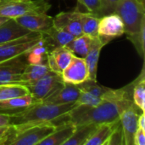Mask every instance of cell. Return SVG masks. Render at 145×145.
Masks as SVG:
<instances>
[{
  "mask_svg": "<svg viewBox=\"0 0 145 145\" xmlns=\"http://www.w3.org/2000/svg\"><path fill=\"white\" fill-rule=\"evenodd\" d=\"M135 79L120 89L109 88L99 105H76L54 123L56 126L71 123L75 126L115 123L120 121L121 114L133 104V89Z\"/></svg>",
  "mask_w": 145,
  "mask_h": 145,
  "instance_id": "obj_1",
  "label": "cell"
},
{
  "mask_svg": "<svg viewBox=\"0 0 145 145\" xmlns=\"http://www.w3.org/2000/svg\"><path fill=\"white\" fill-rule=\"evenodd\" d=\"M124 24L125 33L144 58L145 50V0H119L115 12Z\"/></svg>",
  "mask_w": 145,
  "mask_h": 145,
  "instance_id": "obj_2",
  "label": "cell"
},
{
  "mask_svg": "<svg viewBox=\"0 0 145 145\" xmlns=\"http://www.w3.org/2000/svg\"><path fill=\"white\" fill-rule=\"evenodd\" d=\"M76 103L53 104L43 102L34 103L20 113L9 115L11 126H27L42 122H54L71 111Z\"/></svg>",
  "mask_w": 145,
  "mask_h": 145,
  "instance_id": "obj_3",
  "label": "cell"
},
{
  "mask_svg": "<svg viewBox=\"0 0 145 145\" xmlns=\"http://www.w3.org/2000/svg\"><path fill=\"white\" fill-rule=\"evenodd\" d=\"M50 8L46 0H0V16L15 19L26 15L47 14Z\"/></svg>",
  "mask_w": 145,
  "mask_h": 145,
  "instance_id": "obj_4",
  "label": "cell"
},
{
  "mask_svg": "<svg viewBox=\"0 0 145 145\" xmlns=\"http://www.w3.org/2000/svg\"><path fill=\"white\" fill-rule=\"evenodd\" d=\"M43 38V34L39 32H30L23 37L16 38L0 45V62L25 55Z\"/></svg>",
  "mask_w": 145,
  "mask_h": 145,
  "instance_id": "obj_5",
  "label": "cell"
},
{
  "mask_svg": "<svg viewBox=\"0 0 145 145\" xmlns=\"http://www.w3.org/2000/svg\"><path fill=\"white\" fill-rule=\"evenodd\" d=\"M64 84L61 74L49 71L46 75L35 81L34 83L26 85L30 95L32 97L36 103L42 102L52 94H54L58 89H59Z\"/></svg>",
  "mask_w": 145,
  "mask_h": 145,
  "instance_id": "obj_6",
  "label": "cell"
},
{
  "mask_svg": "<svg viewBox=\"0 0 145 145\" xmlns=\"http://www.w3.org/2000/svg\"><path fill=\"white\" fill-rule=\"evenodd\" d=\"M124 33V24L117 14L112 13L100 17L98 36L105 44L114 38L122 36Z\"/></svg>",
  "mask_w": 145,
  "mask_h": 145,
  "instance_id": "obj_7",
  "label": "cell"
},
{
  "mask_svg": "<svg viewBox=\"0 0 145 145\" xmlns=\"http://www.w3.org/2000/svg\"><path fill=\"white\" fill-rule=\"evenodd\" d=\"M26 64V54L1 62L0 85L19 84L20 75Z\"/></svg>",
  "mask_w": 145,
  "mask_h": 145,
  "instance_id": "obj_8",
  "label": "cell"
},
{
  "mask_svg": "<svg viewBox=\"0 0 145 145\" xmlns=\"http://www.w3.org/2000/svg\"><path fill=\"white\" fill-rule=\"evenodd\" d=\"M139 109L133 103L125 109L120 115V123L122 132V145H135L134 137L138 128V121Z\"/></svg>",
  "mask_w": 145,
  "mask_h": 145,
  "instance_id": "obj_9",
  "label": "cell"
},
{
  "mask_svg": "<svg viewBox=\"0 0 145 145\" xmlns=\"http://www.w3.org/2000/svg\"><path fill=\"white\" fill-rule=\"evenodd\" d=\"M81 11L76 8L72 11L60 12L54 18V26L64 30L75 38L82 35Z\"/></svg>",
  "mask_w": 145,
  "mask_h": 145,
  "instance_id": "obj_10",
  "label": "cell"
},
{
  "mask_svg": "<svg viewBox=\"0 0 145 145\" xmlns=\"http://www.w3.org/2000/svg\"><path fill=\"white\" fill-rule=\"evenodd\" d=\"M61 78L63 82L76 85L88 79V71L84 58L73 56L69 65L62 72Z\"/></svg>",
  "mask_w": 145,
  "mask_h": 145,
  "instance_id": "obj_11",
  "label": "cell"
},
{
  "mask_svg": "<svg viewBox=\"0 0 145 145\" xmlns=\"http://www.w3.org/2000/svg\"><path fill=\"white\" fill-rule=\"evenodd\" d=\"M14 20L26 30L42 34L54 26V18L47 14L26 15L17 17Z\"/></svg>",
  "mask_w": 145,
  "mask_h": 145,
  "instance_id": "obj_12",
  "label": "cell"
},
{
  "mask_svg": "<svg viewBox=\"0 0 145 145\" xmlns=\"http://www.w3.org/2000/svg\"><path fill=\"white\" fill-rule=\"evenodd\" d=\"M73 54L66 47H54L47 55V65L52 72L61 74L71 62Z\"/></svg>",
  "mask_w": 145,
  "mask_h": 145,
  "instance_id": "obj_13",
  "label": "cell"
},
{
  "mask_svg": "<svg viewBox=\"0 0 145 145\" xmlns=\"http://www.w3.org/2000/svg\"><path fill=\"white\" fill-rule=\"evenodd\" d=\"M80 92L81 91L76 85L64 82L59 89L42 102L53 104L75 103L80 96Z\"/></svg>",
  "mask_w": 145,
  "mask_h": 145,
  "instance_id": "obj_14",
  "label": "cell"
},
{
  "mask_svg": "<svg viewBox=\"0 0 145 145\" xmlns=\"http://www.w3.org/2000/svg\"><path fill=\"white\" fill-rule=\"evenodd\" d=\"M34 103L36 102L30 94L20 97L2 100L0 101V114L13 115L22 112Z\"/></svg>",
  "mask_w": 145,
  "mask_h": 145,
  "instance_id": "obj_15",
  "label": "cell"
},
{
  "mask_svg": "<svg viewBox=\"0 0 145 145\" xmlns=\"http://www.w3.org/2000/svg\"><path fill=\"white\" fill-rule=\"evenodd\" d=\"M105 44L99 39V38H93L92 45L84 57L88 71V79L97 80V69L98 62L99 60V56L102 48Z\"/></svg>",
  "mask_w": 145,
  "mask_h": 145,
  "instance_id": "obj_16",
  "label": "cell"
},
{
  "mask_svg": "<svg viewBox=\"0 0 145 145\" xmlns=\"http://www.w3.org/2000/svg\"><path fill=\"white\" fill-rule=\"evenodd\" d=\"M31 32L20 26L14 19H8L0 25V45L23 37Z\"/></svg>",
  "mask_w": 145,
  "mask_h": 145,
  "instance_id": "obj_17",
  "label": "cell"
},
{
  "mask_svg": "<svg viewBox=\"0 0 145 145\" xmlns=\"http://www.w3.org/2000/svg\"><path fill=\"white\" fill-rule=\"evenodd\" d=\"M76 126L71 123L57 126L56 129L36 145H60L75 132Z\"/></svg>",
  "mask_w": 145,
  "mask_h": 145,
  "instance_id": "obj_18",
  "label": "cell"
},
{
  "mask_svg": "<svg viewBox=\"0 0 145 145\" xmlns=\"http://www.w3.org/2000/svg\"><path fill=\"white\" fill-rule=\"evenodd\" d=\"M49 71V68L47 63H40V64H30L27 63L25 69L23 70L19 84L24 85H29L35 81L38 80L44 75H46Z\"/></svg>",
  "mask_w": 145,
  "mask_h": 145,
  "instance_id": "obj_19",
  "label": "cell"
},
{
  "mask_svg": "<svg viewBox=\"0 0 145 145\" xmlns=\"http://www.w3.org/2000/svg\"><path fill=\"white\" fill-rule=\"evenodd\" d=\"M119 123L120 121L115 123L99 125L98 128L88 138L83 145H103L112 134Z\"/></svg>",
  "mask_w": 145,
  "mask_h": 145,
  "instance_id": "obj_20",
  "label": "cell"
},
{
  "mask_svg": "<svg viewBox=\"0 0 145 145\" xmlns=\"http://www.w3.org/2000/svg\"><path fill=\"white\" fill-rule=\"evenodd\" d=\"M50 43L51 46L54 47H65L75 37L71 33L56 28L55 26L50 27L48 30L42 33Z\"/></svg>",
  "mask_w": 145,
  "mask_h": 145,
  "instance_id": "obj_21",
  "label": "cell"
},
{
  "mask_svg": "<svg viewBox=\"0 0 145 145\" xmlns=\"http://www.w3.org/2000/svg\"><path fill=\"white\" fill-rule=\"evenodd\" d=\"M93 39V38L82 34L79 37L74 38L65 47L74 56L84 58L92 45Z\"/></svg>",
  "mask_w": 145,
  "mask_h": 145,
  "instance_id": "obj_22",
  "label": "cell"
},
{
  "mask_svg": "<svg viewBox=\"0 0 145 145\" xmlns=\"http://www.w3.org/2000/svg\"><path fill=\"white\" fill-rule=\"evenodd\" d=\"M133 103L143 112L145 111V72L144 64L143 65L141 73L135 79V84L133 89Z\"/></svg>",
  "mask_w": 145,
  "mask_h": 145,
  "instance_id": "obj_23",
  "label": "cell"
},
{
  "mask_svg": "<svg viewBox=\"0 0 145 145\" xmlns=\"http://www.w3.org/2000/svg\"><path fill=\"white\" fill-rule=\"evenodd\" d=\"M98 125L78 126L72 135L60 145H83L88 138L98 128Z\"/></svg>",
  "mask_w": 145,
  "mask_h": 145,
  "instance_id": "obj_24",
  "label": "cell"
},
{
  "mask_svg": "<svg viewBox=\"0 0 145 145\" xmlns=\"http://www.w3.org/2000/svg\"><path fill=\"white\" fill-rule=\"evenodd\" d=\"M100 17L96 15L88 13H81V23L82 34L91 38H98V29Z\"/></svg>",
  "mask_w": 145,
  "mask_h": 145,
  "instance_id": "obj_25",
  "label": "cell"
},
{
  "mask_svg": "<svg viewBox=\"0 0 145 145\" xmlns=\"http://www.w3.org/2000/svg\"><path fill=\"white\" fill-rule=\"evenodd\" d=\"M28 88L20 84L0 85V101L29 95Z\"/></svg>",
  "mask_w": 145,
  "mask_h": 145,
  "instance_id": "obj_26",
  "label": "cell"
},
{
  "mask_svg": "<svg viewBox=\"0 0 145 145\" xmlns=\"http://www.w3.org/2000/svg\"><path fill=\"white\" fill-rule=\"evenodd\" d=\"M103 145H122V132L121 123H119L112 134Z\"/></svg>",
  "mask_w": 145,
  "mask_h": 145,
  "instance_id": "obj_27",
  "label": "cell"
},
{
  "mask_svg": "<svg viewBox=\"0 0 145 145\" xmlns=\"http://www.w3.org/2000/svg\"><path fill=\"white\" fill-rule=\"evenodd\" d=\"M118 1L119 0H101L99 17L114 13Z\"/></svg>",
  "mask_w": 145,
  "mask_h": 145,
  "instance_id": "obj_28",
  "label": "cell"
},
{
  "mask_svg": "<svg viewBox=\"0 0 145 145\" xmlns=\"http://www.w3.org/2000/svg\"><path fill=\"white\" fill-rule=\"evenodd\" d=\"M81 4L85 6V8L88 9V12L96 15L99 17L101 0H81Z\"/></svg>",
  "mask_w": 145,
  "mask_h": 145,
  "instance_id": "obj_29",
  "label": "cell"
},
{
  "mask_svg": "<svg viewBox=\"0 0 145 145\" xmlns=\"http://www.w3.org/2000/svg\"><path fill=\"white\" fill-rule=\"evenodd\" d=\"M145 131L138 128L135 137H134V144L135 145H145Z\"/></svg>",
  "mask_w": 145,
  "mask_h": 145,
  "instance_id": "obj_30",
  "label": "cell"
},
{
  "mask_svg": "<svg viewBox=\"0 0 145 145\" xmlns=\"http://www.w3.org/2000/svg\"><path fill=\"white\" fill-rule=\"evenodd\" d=\"M11 126L10 116L0 114V127L1 126Z\"/></svg>",
  "mask_w": 145,
  "mask_h": 145,
  "instance_id": "obj_31",
  "label": "cell"
},
{
  "mask_svg": "<svg viewBox=\"0 0 145 145\" xmlns=\"http://www.w3.org/2000/svg\"><path fill=\"white\" fill-rule=\"evenodd\" d=\"M138 128L142 129L145 131V114L142 113L140 114L139 117H138Z\"/></svg>",
  "mask_w": 145,
  "mask_h": 145,
  "instance_id": "obj_32",
  "label": "cell"
},
{
  "mask_svg": "<svg viewBox=\"0 0 145 145\" xmlns=\"http://www.w3.org/2000/svg\"><path fill=\"white\" fill-rule=\"evenodd\" d=\"M11 126H1L0 127V140L3 138V137L8 132V129L10 128Z\"/></svg>",
  "mask_w": 145,
  "mask_h": 145,
  "instance_id": "obj_33",
  "label": "cell"
},
{
  "mask_svg": "<svg viewBox=\"0 0 145 145\" xmlns=\"http://www.w3.org/2000/svg\"><path fill=\"white\" fill-rule=\"evenodd\" d=\"M7 20H8V18H6V17H2L0 16V25H2L3 23H4Z\"/></svg>",
  "mask_w": 145,
  "mask_h": 145,
  "instance_id": "obj_34",
  "label": "cell"
},
{
  "mask_svg": "<svg viewBox=\"0 0 145 145\" xmlns=\"http://www.w3.org/2000/svg\"><path fill=\"white\" fill-rule=\"evenodd\" d=\"M76 1H77L78 3H81V0H76Z\"/></svg>",
  "mask_w": 145,
  "mask_h": 145,
  "instance_id": "obj_35",
  "label": "cell"
}]
</instances>
